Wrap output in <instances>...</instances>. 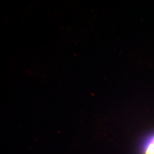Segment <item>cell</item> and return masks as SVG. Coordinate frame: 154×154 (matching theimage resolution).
Wrapping results in <instances>:
<instances>
[{
	"label": "cell",
	"instance_id": "cell-1",
	"mask_svg": "<svg viewBox=\"0 0 154 154\" xmlns=\"http://www.w3.org/2000/svg\"><path fill=\"white\" fill-rule=\"evenodd\" d=\"M144 154H154V140L153 142L150 143L149 146L146 149Z\"/></svg>",
	"mask_w": 154,
	"mask_h": 154
}]
</instances>
